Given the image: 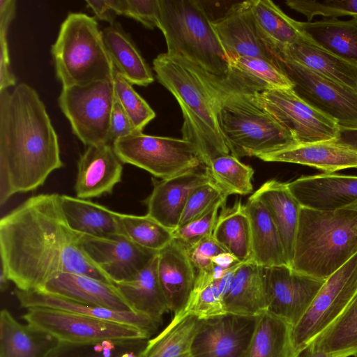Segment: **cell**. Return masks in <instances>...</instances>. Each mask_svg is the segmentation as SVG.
<instances>
[{"mask_svg": "<svg viewBox=\"0 0 357 357\" xmlns=\"http://www.w3.org/2000/svg\"><path fill=\"white\" fill-rule=\"evenodd\" d=\"M228 196L213 180L197 188L188 198L178 227L204 215Z\"/></svg>", "mask_w": 357, "mask_h": 357, "instance_id": "ee69618b", "label": "cell"}, {"mask_svg": "<svg viewBox=\"0 0 357 357\" xmlns=\"http://www.w3.org/2000/svg\"><path fill=\"white\" fill-rule=\"evenodd\" d=\"M324 282L298 273L288 265L264 268L266 312L295 326Z\"/></svg>", "mask_w": 357, "mask_h": 357, "instance_id": "5bb4252c", "label": "cell"}, {"mask_svg": "<svg viewBox=\"0 0 357 357\" xmlns=\"http://www.w3.org/2000/svg\"><path fill=\"white\" fill-rule=\"evenodd\" d=\"M218 216L213 237L239 262L250 260L251 229L249 216L240 200L229 207H222Z\"/></svg>", "mask_w": 357, "mask_h": 357, "instance_id": "d590c367", "label": "cell"}, {"mask_svg": "<svg viewBox=\"0 0 357 357\" xmlns=\"http://www.w3.org/2000/svg\"><path fill=\"white\" fill-rule=\"evenodd\" d=\"M122 163L111 144L89 146L77 162L76 197L87 199L112 193L121 181Z\"/></svg>", "mask_w": 357, "mask_h": 357, "instance_id": "ffe728a7", "label": "cell"}, {"mask_svg": "<svg viewBox=\"0 0 357 357\" xmlns=\"http://www.w3.org/2000/svg\"><path fill=\"white\" fill-rule=\"evenodd\" d=\"M61 207L70 229L77 234L107 237L121 234L116 212L88 199L60 195Z\"/></svg>", "mask_w": 357, "mask_h": 357, "instance_id": "1f68e13d", "label": "cell"}, {"mask_svg": "<svg viewBox=\"0 0 357 357\" xmlns=\"http://www.w3.org/2000/svg\"><path fill=\"white\" fill-rule=\"evenodd\" d=\"M102 36L115 71L132 84L146 86L154 81L149 66L130 35L118 22L106 26Z\"/></svg>", "mask_w": 357, "mask_h": 357, "instance_id": "f546056e", "label": "cell"}, {"mask_svg": "<svg viewBox=\"0 0 357 357\" xmlns=\"http://www.w3.org/2000/svg\"><path fill=\"white\" fill-rule=\"evenodd\" d=\"M185 310L202 319L226 313L218 280H214L209 272H197L195 287Z\"/></svg>", "mask_w": 357, "mask_h": 357, "instance_id": "b9f144b4", "label": "cell"}, {"mask_svg": "<svg viewBox=\"0 0 357 357\" xmlns=\"http://www.w3.org/2000/svg\"><path fill=\"white\" fill-rule=\"evenodd\" d=\"M314 341L331 357L357 354V292L342 314Z\"/></svg>", "mask_w": 357, "mask_h": 357, "instance_id": "f35d334b", "label": "cell"}, {"mask_svg": "<svg viewBox=\"0 0 357 357\" xmlns=\"http://www.w3.org/2000/svg\"><path fill=\"white\" fill-rule=\"evenodd\" d=\"M202 319L184 310L155 337L147 340L139 357H192V344Z\"/></svg>", "mask_w": 357, "mask_h": 357, "instance_id": "e575fe53", "label": "cell"}, {"mask_svg": "<svg viewBox=\"0 0 357 357\" xmlns=\"http://www.w3.org/2000/svg\"><path fill=\"white\" fill-rule=\"evenodd\" d=\"M223 303L228 313L259 316L266 312L264 267L250 260L241 263Z\"/></svg>", "mask_w": 357, "mask_h": 357, "instance_id": "83f0119b", "label": "cell"}, {"mask_svg": "<svg viewBox=\"0 0 357 357\" xmlns=\"http://www.w3.org/2000/svg\"><path fill=\"white\" fill-rule=\"evenodd\" d=\"M205 168L213 181L227 195H245L252 192L254 169L236 156L231 154L220 155L213 159Z\"/></svg>", "mask_w": 357, "mask_h": 357, "instance_id": "60d3db41", "label": "cell"}, {"mask_svg": "<svg viewBox=\"0 0 357 357\" xmlns=\"http://www.w3.org/2000/svg\"><path fill=\"white\" fill-rule=\"evenodd\" d=\"M157 272L169 310L183 312L192 293L197 271L185 247L173 239L158 252Z\"/></svg>", "mask_w": 357, "mask_h": 357, "instance_id": "44dd1931", "label": "cell"}, {"mask_svg": "<svg viewBox=\"0 0 357 357\" xmlns=\"http://www.w3.org/2000/svg\"><path fill=\"white\" fill-rule=\"evenodd\" d=\"M63 165L57 134L37 91L26 83L0 91V204L36 190Z\"/></svg>", "mask_w": 357, "mask_h": 357, "instance_id": "7a4b0ae2", "label": "cell"}, {"mask_svg": "<svg viewBox=\"0 0 357 357\" xmlns=\"http://www.w3.org/2000/svg\"><path fill=\"white\" fill-rule=\"evenodd\" d=\"M301 27L314 44L357 66V17L301 22Z\"/></svg>", "mask_w": 357, "mask_h": 357, "instance_id": "d6a6232c", "label": "cell"}, {"mask_svg": "<svg viewBox=\"0 0 357 357\" xmlns=\"http://www.w3.org/2000/svg\"><path fill=\"white\" fill-rule=\"evenodd\" d=\"M356 292L357 253L325 280L304 316L293 327V340L299 353L337 320Z\"/></svg>", "mask_w": 357, "mask_h": 357, "instance_id": "8fae6325", "label": "cell"}, {"mask_svg": "<svg viewBox=\"0 0 357 357\" xmlns=\"http://www.w3.org/2000/svg\"><path fill=\"white\" fill-rule=\"evenodd\" d=\"M112 82L63 87L59 106L74 135L87 146L111 144L110 118L114 102Z\"/></svg>", "mask_w": 357, "mask_h": 357, "instance_id": "30bf717a", "label": "cell"}, {"mask_svg": "<svg viewBox=\"0 0 357 357\" xmlns=\"http://www.w3.org/2000/svg\"><path fill=\"white\" fill-rule=\"evenodd\" d=\"M140 351H139L137 354H135L133 351L128 352L123 350L120 351H115L114 354L111 356H106L100 352V354L98 355H92L85 357H139Z\"/></svg>", "mask_w": 357, "mask_h": 357, "instance_id": "6f0895ef", "label": "cell"}, {"mask_svg": "<svg viewBox=\"0 0 357 357\" xmlns=\"http://www.w3.org/2000/svg\"><path fill=\"white\" fill-rule=\"evenodd\" d=\"M207 75L218 99L220 128L231 155L238 158H257L298 144L293 134L263 107L255 94L229 89Z\"/></svg>", "mask_w": 357, "mask_h": 357, "instance_id": "5b68a950", "label": "cell"}, {"mask_svg": "<svg viewBox=\"0 0 357 357\" xmlns=\"http://www.w3.org/2000/svg\"><path fill=\"white\" fill-rule=\"evenodd\" d=\"M255 96L293 134L298 144L336 139L340 130L337 121L300 97L294 89L271 90Z\"/></svg>", "mask_w": 357, "mask_h": 357, "instance_id": "4fadbf2b", "label": "cell"}, {"mask_svg": "<svg viewBox=\"0 0 357 357\" xmlns=\"http://www.w3.org/2000/svg\"><path fill=\"white\" fill-rule=\"evenodd\" d=\"M229 63L225 77H213L233 91L255 94L294 88L292 82L275 63L256 57L236 56L229 59Z\"/></svg>", "mask_w": 357, "mask_h": 357, "instance_id": "603a6c76", "label": "cell"}, {"mask_svg": "<svg viewBox=\"0 0 357 357\" xmlns=\"http://www.w3.org/2000/svg\"><path fill=\"white\" fill-rule=\"evenodd\" d=\"M121 234L135 244L159 252L174 239L172 231L148 214L136 215L116 212Z\"/></svg>", "mask_w": 357, "mask_h": 357, "instance_id": "ab89813d", "label": "cell"}, {"mask_svg": "<svg viewBox=\"0 0 357 357\" xmlns=\"http://www.w3.org/2000/svg\"><path fill=\"white\" fill-rule=\"evenodd\" d=\"M10 280L7 278L6 275L5 274L4 271L2 268H1L0 271V289L1 291H4L6 290L8 286Z\"/></svg>", "mask_w": 357, "mask_h": 357, "instance_id": "680465c9", "label": "cell"}, {"mask_svg": "<svg viewBox=\"0 0 357 357\" xmlns=\"http://www.w3.org/2000/svg\"><path fill=\"white\" fill-rule=\"evenodd\" d=\"M213 24L228 59L249 56L277 63L273 49L255 22L250 1L231 6Z\"/></svg>", "mask_w": 357, "mask_h": 357, "instance_id": "e0dca14e", "label": "cell"}, {"mask_svg": "<svg viewBox=\"0 0 357 357\" xmlns=\"http://www.w3.org/2000/svg\"><path fill=\"white\" fill-rule=\"evenodd\" d=\"M286 4L305 15L307 22H311L316 15L357 17V0H287Z\"/></svg>", "mask_w": 357, "mask_h": 357, "instance_id": "f6af8a7d", "label": "cell"}, {"mask_svg": "<svg viewBox=\"0 0 357 357\" xmlns=\"http://www.w3.org/2000/svg\"><path fill=\"white\" fill-rule=\"evenodd\" d=\"M225 202L216 204L204 215L172 231L174 239L188 248L206 237L212 236L218 209L225 205Z\"/></svg>", "mask_w": 357, "mask_h": 357, "instance_id": "c3c4849f", "label": "cell"}, {"mask_svg": "<svg viewBox=\"0 0 357 357\" xmlns=\"http://www.w3.org/2000/svg\"><path fill=\"white\" fill-rule=\"evenodd\" d=\"M23 319L35 331L66 346L110 342L124 347L145 342L151 336L130 325L48 308H30Z\"/></svg>", "mask_w": 357, "mask_h": 357, "instance_id": "ba28073f", "label": "cell"}, {"mask_svg": "<svg viewBox=\"0 0 357 357\" xmlns=\"http://www.w3.org/2000/svg\"><path fill=\"white\" fill-rule=\"evenodd\" d=\"M257 158L266 162L310 166L323 171L324 174L357 168V152L333 142L296 144Z\"/></svg>", "mask_w": 357, "mask_h": 357, "instance_id": "d4e9b609", "label": "cell"}, {"mask_svg": "<svg viewBox=\"0 0 357 357\" xmlns=\"http://www.w3.org/2000/svg\"><path fill=\"white\" fill-rule=\"evenodd\" d=\"M77 234L86 255L114 284L135 275L158 253L135 244L123 234L107 237Z\"/></svg>", "mask_w": 357, "mask_h": 357, "instance_id": "2e32d148", "label": "cell"}, {"mask_svg": "<svg viewBox=\"0 0 357 357\" xmlns=\"http://www.w3.org/2000/svg\"><path fill=\"white\" fill-rule=\"evenodd\" d=\"M275 56L278 66L300 97L335 119L340 127L357 128V91L308 69L281 52Z\"/></svg>", "mask_w": 357, "mask_h": 357, "instance_id": "7c38bea8", "label": "cell"}, {"mask_svg": "<svg viewBox=\"0 0 357 357\" xmlns=\"http://www.w3.org/2000/svg\"><path fill=\"white\" fill-rule=\"evenodd\" d=\"M301 357H331V356L316 341H314L303 351Z\"/></svg>", "mask_w": 357, "mask_h": 357, "instance_id": "9f6ffc18", "label": "cell"}, {"mask_svg": "<svg viewBox=\"0 0 357 357\" xmlns=\"http://www.w3.org/2000/svg\"><path fill=\"white\" fill-rule=\"evenodd\" d=\"M158 82L176 98L183 123V139L197 146L206 166L213 159L229 154L218 116V99L207 73L189 61L167 53L153 61Z\"/></svg>", "mask_w": 357, "mask_h": 357, "instance_id": "3957f363", "label": "cell"}, {"mask_svg": "<svg viewBox=\"0 0 357 357\" xmlns=\"http://www.w3.org/2000/svg\"><path fill=\"white\" fill-rule=\"evenodd\" d=\"M185 248L197 272L210 271L213 265V258L225 251L214 239L213 235Z\"/></svg>", "mask_w": 357, "mask_h": 357, "instance_id": "681fc988", "label": "cell"}, {"mask_svg": "<svg viewBox=\"0 0 357 357\" xmlns=\"http://www.w3.org/2000/svg\"><path fill=\"white\" fill-rule=\"evenodd\" d=\"M302 207L323 211H357V176L321 174L287 183Z\"/></svg>", "mask_w": 357, "mask_h": 357, "instance_id": "ac0fdd59", "label": "cell"}, {"mask_svg": "<svg viewBox=\"0 0 357 357\" xmlns=\"http://www.w3.org/2000/svg\"><path fill=\"white\" fill-rule=\"evenodd\" d=\"M112 146L122 162L141 168L162 180L205 166L197 146L183 138L138 132L116 139Z\"/></svg>", "mask_w": 357, "mask_h": 357, "instance_id": "9c48e42d", "label": "cell"}, {"mask_svg": "<svg viewBox=\"0 0 357 357\" xmlns=\"http://www.w3.org/2000/svg\"><path fill=\"white\" fill-rule=\"evenodd\" d=\"M153 181V189L144 201L147 214L174 231L178 226L191 192L212 179L205 168L204 172L197 169L160 181Z\"/></svg>", "mask_w": 357, "mask_h": 357, "instance_id": "d6986e66", "label": "cell"}, {"mask_svg": "<svg viewBox=\"0 0 357 357\" xmlns=\"http://www.w3.org/2000/svg\"><path fill=\"white\" fill-rule=\"evenodd\" d=\"M292 330L285 321L264 312L259 317L247 357H301Z\"/></svg>", "mask_w": 357, "mask_h": 357, "instance_id": "74e56055", "label": "cell"}, {"mask_svg": "<svg viewBox=\"0 0 357 357\" xmlns=\"http://www.w3.org/2000/svg\"><path fill=\"white\" fill-rule=\"evenodd\" d=\"M250 197L259 200L271 215L290 266L302 206L290 192L287 183L276 180L267 181Z\"/></svg>", "mask_w": 357, "mask_h": 357, "instance_id": "484cf974", "label": "cell"}, {"mask_svg": "<svg viewBox=\"0 0 357 357\" xmlns=\"http://www.w3.org/2000/svg\"><path fill=\"white\" fill-rule=\"evenodd\" d=\"M245 207L250 222V261L264 268L288 265L278 231L265 206L250 197Z\"/></svg>", "mask_w": 357, "mask_h": 357, "instance_id": "4dcf8cb0", "label": "cell"}, {"mask_svg": "<svg viewBox=\"0 0 357 357\" xmlns=\"http://www.w3.org/2000/svg\"><path fill=\"white\" fill-rule=\"evenodd\" d=\"M41 290L89 305L134 312L114 284L84 275L61 273Z\"/></svg>", "mask_w": 357, "mask_h": 357, "instance_id": "cb8c5ba5", "label": "cell"}, {"mask_svg": "<svg viewBox=\"0 0 357 357\" xmlns=\"http://www.w3.org/2000/svg\"><path fill=\"white\" fill-rule=\"evenodd\" d=\"M57 341L19 322L4 308L0 312V357H47Z\"/></svg>", "mask_w": 357, "mask_h": 357, "instance_id": "836d02e7", "label": "cell"}, {"mask_svg": "<svg viewBox=\"0 0 357 357\" xmlns=\"http://www.w3.org/2000/svg\"><path fill=\"white\" fill-rule=\"evenodd\" d=\"M259 317L226 312L201 319L192 357H247Z\"/></svg>", "mask_w": 357, "mask_h": 357, "instance_id": "9a60e30c", "label": "cell"}, {"mask_svg": "<svg viewBox=\"0 0 357 357\" xmlns=\"http://www.w3.org/2000/svg\"><path fill=\"white\" fill-rule=\"evenodd\" d=\"M337 83L357 91V66L321 48L307 37L278 52Z\"/></svg>", "mask_w": 357, "mask_h": 357, "instance_id": "4316f807", "label": "cell"}, {"mask_svg": "<svg viewBox=\"0 0 357 357\" xmlns=\"http://www.w3.org/2000/svg\"><path fill=\"white\" fill-rule=\"evenodd\" d=\"M114 98L138 132L155 117V113L134 89L132 84L115 71L112 81Z\"/></svg>", "mask_w": 357, "mask_h": 357, "instance_id": "7bdbcfd3", "label": "cell"}, {"mask_svg": "<svg viewBox=\"0 0 357 357\" xmlns=\"http://www.w3.org/2000/svg\"><path fill=\"white\" fill-rule=\"evenodd\" d=\"M116 15L132 18L149 29L159 27V0H107Z\"/></svg>", "mask_w": 357, "mask_h": 357, "instance_id": "7dc6e473", "label": "cell"}, {"mask_svg": "<svg viewBox=\"0 0 357 357\" xmlns=\"http://www.w3.org/2000/svg\"><path fill=\"white\" fill-rule=\"evenodd\" d=\"M15 295L20 306L26 310L37 307L48 308L92 317L135 326L150 335L160 324L149 317L135 312L116 311L89 305L42 290L24 291L15 289Z\"/></svg>", "mask_w": 357, "mask_h": 357, "instance_id": "7402d4cb", "label": "cell"}, {"mask_svg": "<svg viewBox=\"0 0 357 357\" xmlns=\"http://www.w3.org/2000/svg\"><path fill=\"white\" fill-rule=\"evenodd\" d=\"M354 357H357V354H356V355L354 356Z\"/></svg>", "mask_w": 357, "mask_h": 357, "instance_id": "91938a15", "label": "cell"}, {"mask_svg": "<svg viewBox=\"0 0 357 357\" xmlns=\"http://www.w3.org/2000/svg\"><path fill=\"white\" fill-rule=\"evenodd\" d=\"M250 8L255 22L275 54L306 37L301 22L287 15L269 0H250Z\"/></svg>", "mask_w": 357, "mask_h": 357, "instance_id": "8d00e7d4", "label": "cell"}, {"mask_svg": "<svg viewBox=\"0 0 357 357\" xmlns=\"http://www.w3.org/2000/svg\"><path fill=\"white\" fill-rule=\"evenodd\" d=\"M238 259L229 252L225 251L214 257L212 264L227 271L240 264Z\"/></svg>", "mask_w": 357, "mask_h": 357, "instance_id": "11a10c76", "label": "cell"}, {"mask_svg": "<svg viewBox=\"0 0 357 357\" xmlns=\"http://www.w3.org/2000/svg\"><path fill=\"white\" fill-rule=\"evenodd\" d=\"M333 142L357 152V128L340 127L337 137Z\"/></svg>", "mask_w": 357, "mask_h": 357, "instance_id": "f5cc1de1", "label": "cell"}, {"mask_svg": "<svg viewBox=\"0 0 357 357\" xmlns=\"http://www.w3.org/2000/svg\"><path fill=\"white\" fill-rule=\"evenodd\" d=\"M138 132L123 109L115 99L110 118L109 137L110 142L116 139Z\"/></svg>", "mask_w": 357, "mask_h": 357, "instance_id": "f907efd6", "label": "cell"}, {"mask_svg": "<svg viewBox=\"0 0 357 357\" xmlns=\"http://www.w3.org/2000/svg\"><path fill=\"white\" fill-rule=\"evenodd\" d=\"M240 264L227 270L222 276L218 280V290L223 300L231 288L236 269Z\"/></svg>", "mask_w": 357, "mask_h": 357, "instance_id": "db71d44e", "label": "cell"}, {"mask_svg": "<svg viewBox=\"0 0 357 357\" xmlns=\"http://www.w3.org/2000/svg\"><path fill=\"white\" fill-rule=\"evenodd\" d=\"M160 23L167 54L185 59L212 76L223 78L229 59L213 21L197 0H159Z\"/></svg>", "mask_w": 357, "mask_h": 357, "instance_id": "8992f818", "label": "cell"}, {"mask_svg": "<svg viewBox=\"0 0 357 357\" xmlns=\"http://www.w3.org/2000/svg\"><path fill=\"white\" fill-rule=\"evenodd\" d=\"M157 262L158 255L135 275L114 284L134 312L160 324L162 315L169 310L159 282Z\"/></svg>", "mask_w": 357, "mask_h": 357, "instance_id": "f1b7e54d", "label": "cell"}, {"mask_svg": "<svg viewBox=\"0 0 357 357\" xmlns=\"http://www.w3.org/2000/svg\"><path fill=\"white\" fill-rule=\"evenodd\" d=\"M57 79L63 87L112 82L115 70L107 54L102 31L94 17L70 13L51 47Z\"/></svg>", "mask_w": 357, "mask_h": 357, "instance_id": "52a82bcc", "label": "cell"}, {"mask_svg": "<svg viewBox=\"0 0 357 357\" xmlns=\"http://www.w3.org/2000/svg\"><path fill=\"white\" fill-rule=\"evenodd\" d=\"M0 255L1 268L21 291L41 290L63 273L113 283L83 251L56 193L32 196L1 218Z\"/></svg>", "mask_w": 357, "mask_h": 357, "instance_id": "6da1fadb", "label": "cell"}, {"mask_svg": "<svg viewBox=\"0 0 357 357\" xmlns=\"http://www.w3.org/2000/svg\"><path fill=\"white\" fill-rule=\"evenodd\" d=\"M16 1L0 0V91L17 85L12 71L8 35L16 13Z\"/></svg>", "mask_w": 357, "mask_h": 357, "instance_id": "bcb514c9", "label": "cell"}, {"mask_svg": "<svg viewBox=\"0 0 357 357\" xmlns=\"http://www.w3.org/2000/svg\"><path fill=\"white\" fill-rule=\"evenodd\" d=\"M86 6L90 8L95 14L96 18L105 21L112 24L115 22L116 15L108 4L107 0H87Z\"/></svg>", "mask_w": 357, "mask_h": 357, "instance_id": "816d5d0a", "label": "cell"}, {"mask_svg": "<svg viewBox=\"0 0 357 357\" xmlns=\"http://www.w3.org/2000/svg\"><path fill=\"white\" fill-rule=\"evenodd\" d=\"M357 253V211L302 207L290 267L326 280Z\"/></svg>", "mask_w": 357, "mask_h": 357, "instance_id": "277c9868", "label": "cell"}]
</instances>
